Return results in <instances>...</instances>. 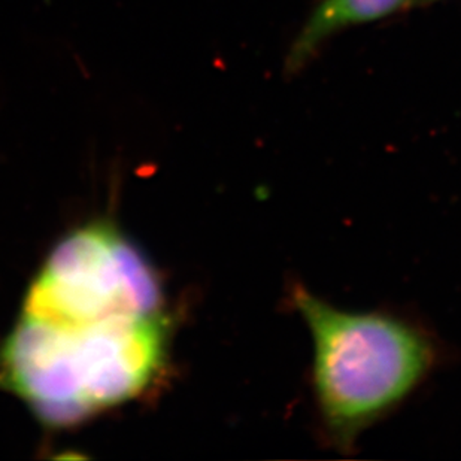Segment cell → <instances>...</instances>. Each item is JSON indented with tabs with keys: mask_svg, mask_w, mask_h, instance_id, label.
<instances>
[{
	"mask_svg": "<svg viewBox=\"0 0 461 461\" xmlns=\"http://www.w3.org/2000/svg\"><path fill=\"white\" fill-rule=\"evenodd\" d=\"M293 306L313 345L312 387L322 426L339 449L401 405L438 363V345L422 327L385 312H349L302 285Z\"/></svg>",
	"mask_w": 461,
	"mask_h": 461,
	"instance_id": "2",
	"label": "cell"
},
{
	"mask_svg": "<svg viewBox=\"0 0 461 461\" xmlns=\"http://www.w3.org/2000/svg\"><path fill=\"white\" fill-rule=\"evenodd\" d=\"M435 2H442V0H417V5L435 4Z\"/></svg>",
	"mask_w": 461,
	"mask_h": 461,
	"instance_id": "5",
	"label": "cell"
},
{
	"mask_svg": "<svg viewBox=\"0 0 461 461\" xmlns=\"http://www.w3.org/2000/svg\"><path fill=\"white\" fill-rule=\"evenodd\" d=\"M165 313L153 267L109 222L79 227L56 245L23 302L22 315L84 324Z\"/></svg>",
	"mask_w": 461,
	"mask_h": 461,
	"instance_id": "3",
	"label": "cell"
},
{
	"mask_svg": "<svg viewBox=\"0 0 461 461\" xmlns=\"http://www.w3.org/2000/svg\"><path fill=\"white\" fill-rule=\"evenodd\" d=\"M413 5L417 0H320L285 54V74L297 75L308 68L340 32L392 17Z\"/></svg>",
	"mask_w": 461,
	"mask_h": 461,
	"instance_id": "4",
	"label": "cell"
},
{
	"mask_svg": "<svg viewBox=\"0 0 461 461\" xmlns=\"http://www.w3.org/2000/svg\"><path fill=\"white\" fill-rule=\"evenodd\" d=\"M165 313L56 324L22 315L0 348V385L49 426L140 396L165 365Z\"/></svg>",
	"mask_w": 461,
	"mask_h": 461,
	"instance_id": "1",
	"label": "cell"
}]
</instances>
